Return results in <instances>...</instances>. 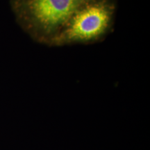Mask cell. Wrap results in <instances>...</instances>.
<instances>
[{"instance_id":"6da1fadb","label":"cell","mask_w":150,"mask_h":150,"mask_svg":"<svg viewBox=\"0 0 150 150\" xmlns=\"http://www.w3.org/2000/svg\"><path fill=\"white\" fill-rule=\"evenodd\" d=\"M87 0H11L18 24L35 41L52 43Z\"/></svg>"},{"instance_id":"7a4b0ae2","label":"cell","mask_w":150,"mask_h":150,"mask_svg":"<svg viewBox=\"0 0 150 150\" xmlns=\"http://www.w3.org/2000/svg\"><path fill=\"white\" fill-rule=\"evenodd\" d=\"M114 11V4L110 0H87L73 14L52 45L98 40L109 31Z\"/></svg>"}]
</instances>
